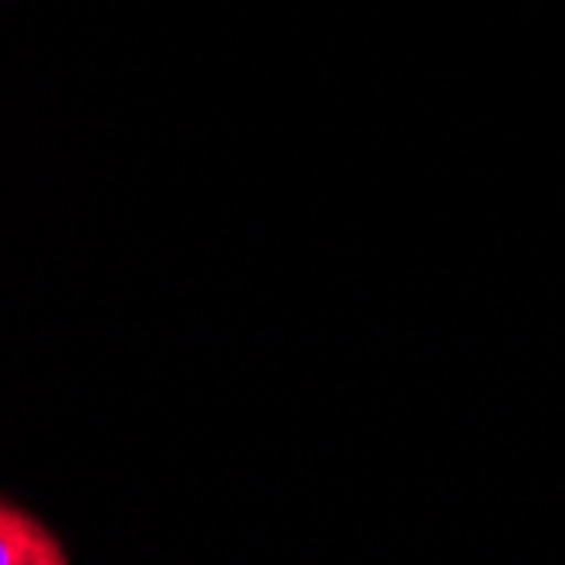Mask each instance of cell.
Masks as SVG:
<instances>
[{
	"label": "cell",
	"mask_w": 565,
	"mask_h": 565,
	"mask_svg": "<svg viewBox=\"0 0 565 565\" xmlns=\"http://www.w3.org/2000/svg\"><path fill=\"white\" fill-rule=\"evenodd\" d=\"M0 565H68V555L41 519L0 498Z\"/></svg>",
	"instance_id": "1"
}]
</instances>
